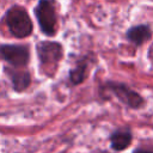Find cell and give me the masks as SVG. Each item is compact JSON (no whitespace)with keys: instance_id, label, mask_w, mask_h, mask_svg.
I'll use <instances>...</instances> for the list:
<instances>
[{"instance_id":"obj_6","label":"cell","mask_w":153,"mask_h":153,"mask_svg":"<svg viewBox=\"0 0 153 153\" xmlns=\"http://www.w3.org/2000/svg\"><path fill=\"white\" fill-rule=\"evenodd\" d=\"M152 27L149 24H137L129 27L126 32V38L135 47H141L152 37Z\"/></svg>"},{"instance_id":"obj_4","label":"cell","mask_w":153,"mask_h":153,"mask_svg":"<svg viewBox=\"0 0 153 153\" xmlns=\"http://www.w3.org/2000/svg\"><path fill=\"white\" fill-rule=\"evenodd\" d=\"M102 88L105 90L109 94L115 96L121 103L131 109H139L145 104V99L142 98V96L123 82L108 81L103 85Z\"/></svg>"},{"instance_id":"obj_9","label":"cell","mask_w":153,"mask_h":153,"mask_svg":"<svg viewBox=\"0 0 153 153\" xmlns=\"http://www.w3.org/2000/svg\"><path fill=\"white\" fill-rule=\"evenodd\" d=\"M87 78V61L84 59L79 61L74 68L69 71V80L74 85L81 84Z\"/></svg>"},{"instance_id":"obj_2","label":"cell","mask_w":153,"mask_h":153,"mask_svg":"<svg viewBox=\"0 0 153 153\" xmlns=\"http://www.w3.org/2000/svg\"><path fill=\"white\" fill-rule=\"evenodd\" d=\"M36 50L42 71L47 75H53L63 56V48L61 43L54 41H42L37 43Z\"/></svg>"},{"instance_id":"obj_7","label":"cell","mask_w":153,"mask_h":153,"mask_svg":"<svg viewBox=\"0 0 153 153\" xmlns=\"http://www.w3.org/2000/svg\"><path fill=\"white\" fill-rule=\"evenodd\" d=\"M5 72L8 74V78L12 81V86L17 92H22L26 90L31 82V76L27 71L19 69L18 67L5 68Z\"/></svg>"},{"instance_id":"obj_12","label":"cell","mask_w":153,"mask_h":153,"mask_svg":"<svg viewBox=\"0 0 153 153\" xmlns=\"http://www.w3.org/2000/svg\"><path fill=\"white\" fill-rule=\"evenodd\" d=\"M99 153H108V152H104V151H103V152H99Z\"/></svg>"},{"instance_id":"obj_10","label":"cell","mask_w":153,"mask_h":153,"mask_svg":"<svg viewBox=\"0 0 153 153\" xmlns=\"http://www.w3.org/2000/svg\"><path fill=\"white\" fill-rule=\"evenodd\" d=\"M133 153H153V149H148V148H135L133 151Z\"/></svg>"},{"instance_id":"obj_8","label":"cell","mask_w":153,"mask_h":153,"mask_svg":"<svg viewBox=\"0 0 153 153\" xmlns=\"http://www.w3.org/2000/svg\"><path fill=\"white\" fill-rule=\"evenodd\" d=\"M131 141H133V134H131L130 129H128V128L117 129L110 135L111 148L116 152H121V151H124L126 148H128L130 146Z\"/></svg>"},{"instance_id":"obj_11","label":"cell","mask_w":153,"mask_h":153,"mask_svg":"<svg viewBox=\"0 0 153 153\" xmlns=\"http://www.w3.org/2000/svg\"><path fill=\"white\" fill-rule=\"evenodd\" d=\"M148 57H149L151 60H153V43L151 44V47H149V49H148Z\"/></svg>"},{"instance_id":"obj_1","label":"cell","mask_w":153,"mask_h":153,"mask_svg":"<svg viewBox=\"0 0 153 153\" xmlns=\"http://www.w3.org/2000/svg\"><path fill=\"white\" fill-rule=\"evenodd\" d=\"M8 31L17 38H25L33 31V24L26 10L19 5L10 7L4 17Z\"/></svg>"},{"instance_id":"obj_5","label":"cell","mask_w":153,"mask_h":153,"mask_svg":"<svg viewBox=\"0 0 153 153\" xmlns=\"http://www.w3.org/2000/svg\"><path fill=\"white\" fill-rule=\"evenodd\" d=\"M0 56L12 67H25L30 61V51L26 45L19 44H1Z\"/></svg>"},{"instance_id":"obj_3","label":"cell","mask_w":153,"mask_h":153,"mask_svg":"<svg viewBox=\"0 0 153 153\" xmlns=\"http://www.w3.org/2000/svg\"><path fill=\"white\" fill-rule=\"evenodd\" d=\"M33 12L41 31L47 36H54L56 32V24H57L56 1L38 0Z\"/></svg>"}]
</instances>
